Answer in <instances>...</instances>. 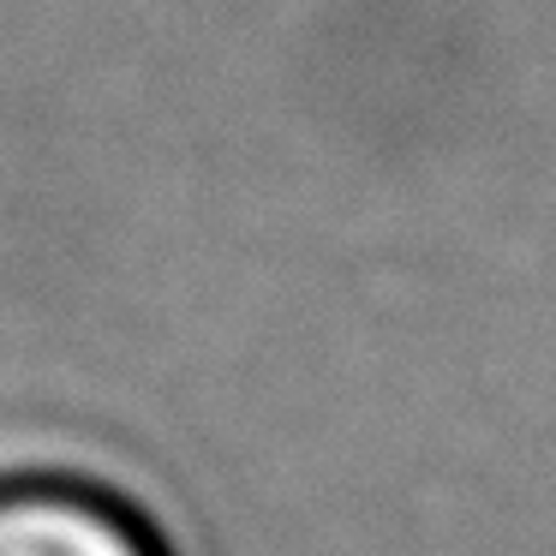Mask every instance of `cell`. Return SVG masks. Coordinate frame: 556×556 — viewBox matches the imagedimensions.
<instances>
[{
    "label": "cell",
    "instance_id": "1",
    "mask_svg": "<svg viewBox=\"0 0 556 556\" xmlns=\"http://www.w3.org/2000/svg\"><path fill=\"white\" fill-rule=\"evenodd\" d=\"M0 556H162L150 527L97 479L0 472Z\"/></svg>",
    "mask_w": 556,
    "mask_h": 556
}]
</instances>
